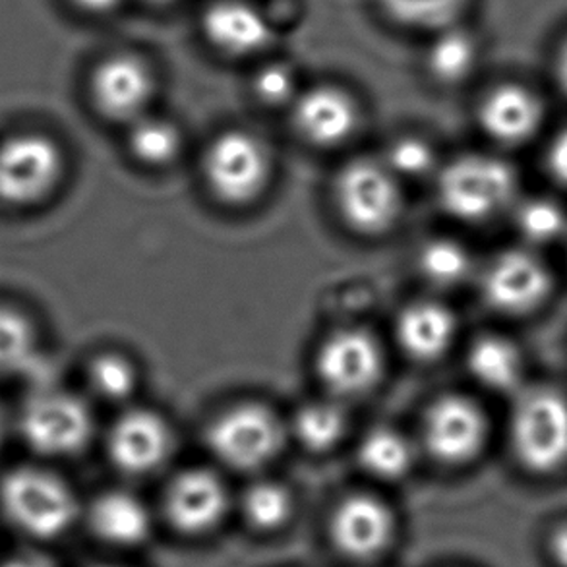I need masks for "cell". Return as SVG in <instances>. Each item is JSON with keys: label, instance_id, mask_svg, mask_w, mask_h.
I'll return each mask as SVG.
<instances>
[{"label": "cell", "instance_id": "1", "mask_svg": "<svg viewBox=\"0 0 567 567\" xmlns=\"http://www.w3.org/2000/svg\"><path fill=\"white\" fill-rule=\"evenodd\" d=\"M512 445L523 467L554 475L567 465V398L553 388L519 391L512 413Z\"/></svg>", "mask_w": 567, "mask_h": 567}, {"label": "cell", "instance_id": "2", "mask_svg": "<svg viewBox=\"0 0 567 567\" xmlns=\"http://www.w3.org/2000/svg\"><path fill=\"white\" fill-rule=\"evenodd\" d=\"M517 175L512 165L488 155H465L450 163L437 183L447 214L468 223L492 219L514 204Z\"/></svg>", "mask_w": 567, "mask_h": 567}, {"label": "cell", "instance_id": "3", "mask_svg": "<svg viewBox=\"0 0 567 567\" xmlns=\"http://www.w3.org/2000/svg\"><path fill=\"white\" fill-rule=\"evenodd\" d=\"M8 519L31 537H59L78 515L74 494L59 476L41 468H16L0 483Z\"/></svg>", "mask_w": 567, "mask_h": 567}, {"label": "cell", "instance_id": "4", "mask_svg": "<svg viewBox=\"0 0 567 567\" xmlns=\"http://www.w3.org/2000/svg\"><path fill=\"white\" fill-rule=\"evenodd\" d=\"M64 159L53 140L22 134L0 144V202L31 206L61 183Z\"/></svg>", "mask_w": 567, "mask_h": 567}, {"label": "cell", "instance_id": "5", "mask_svg": "<svg viewBox=\"0 0 567 567\" xmlns=\"http://www.w3.org/2000/svg\"><path fill=\"white\" fill-rule=\"evenodd\" d=\"M23 440L33 452L64 457L82 452L93 432L90 409L69 393H43L23 406Z\"/></svg>", "mask_w": 567, "mask_h": 567}, {"label": "cell", "instance_id": "6", "mask_svg": "<svg viewBox=\"0 0 567 567\" xmlns=\"http://www.w3.org/2000/svg\"><path fill=\"white\" fill-rule=\"evenodd\" d=\"M338 202L346 221L367 235L391 227L401 209V196L390 169L369 159H357L339 175Z\"/></svg>", "mask_w": 567, "mask_h": 567}, {"label": "cell", "instance_id": "7", "mask_svg": "<svg viewBox=\"0 0 567 567\" xmlns=\"http://www.w3.org/2000/svg\"><path fill=\"white\" fill-rule=\"evenodd\" d=\"M281 426L274 413L260 405H240L221 414L209 429V445L230 467L258 468L279 452Z\"/></svg>", "mask_w": 567, "mask_h": 567}, {"label": "cell", "instance_id": "8", "mask_svg": "<svg viewBox=\"0 0 567 567\" xmlns=\"http://www.w3.org/2000/svg\"><path fill=\"white\" fill-rule=\"evenodd\" d=\"M266 147L245 132H229L214 142L206 157V177L212 190L229 204H246L268 183Z\"/></svg>", "mask_w": 567, "mask_h": 567}, {"label": "cell", "instance_id": "9", "mask_svg": "<svg viewBox=\"0 0 567 567\" xmlns=\"http://www.w3.org/2000/svg\"><path fill=\"white\" fill-rule=\"evenodd\" d=\"M553 277L545 261L527 250L498 254L483 277L484 299L504 315H527L545 302Z\"/></svg>", "mask_w": 567, "mask_h": 567}, {"label": "cell", "instance_id": "10", "mask_svg": "<svg viewBox=\"0 0 567 567\" xmlns=\"http://www.w3.org/2000/svg\"><path fill=\"white\" fill-rule=\"evenodd\" d=\"M316 367L331 393L354 398L372 390L380 380L382 351L364 331H339L323 343Z\"/></svg>", "mask_w": 567, "mask_h": 567}, {"label": "cell", "instance_id": "11", "mask_svg": "<svg viewBox=\"0 0 567 567\" xmlns=\"http://www.w3.org/2000/svg\"><path fill=\"white\" fill-rule=\"evenodd\" d=\"M483 411L465 398H444L430 409L424 440L436 460L467 463L475 460L486 442Z\"/></svg>", "mask_w": 567, "mask_h": 567}, {"label": "cell", "instance_id": "12", "mask_svg": "<svg viewBox=\"0 0 567 567\" xmlns=\"http://www.w3.org/2000/svg\"><path fill=\"white\" fill-rule=\"evenodd\" d=\"M169 450L167 424L147 411L124 414L109 437L111 460L131 475H144L159 467L167 460Z\"/></svg>", "mask_w": 567, "mask_h": 567}, {"label": "cell", "instance_id": "13", "mask_svg": "<svg viewBox=\"0 0 567 567\" xmlns=\"http://www.w3.org/2000/svg\"><path fill=\"white\" fill-rule=\"evenodd\" d=\"M152 76L131 56H115L95 70L92 95L95 107L115 121H128L142 113L152 95Z\"/></svg>", "mask_w": 567, "mask_h": 567}, {"label": "cell", "instance_id": "14", "mask_svg": "<svg viewBox=\"0 0 567 567\" xmlns=\"http://www.w3.org/2000/svg\"><path fill=\"white\" fill-rule=\"evenodd\" d=\"M540 121V101L522 85H499L484 97L481 105L484 132L506 146H519L533 138Z\"/></svg>", "mask_w": 567, "mask_h": 567}, {"label": "cell", "instance_id": "15", "mask_svg": "<svg viewBox=\"0 0 567 567\" xmlns=\"http://www.w3.org/2000/svg\"><path fill=\"white\" fill-rule=\"evenodd\" d=\"M393 519L382 502L369 496H354L338 507L333 515V538L343 553L369 558L390 543Z\"/></svg>", "mask_w": 567, "mask_h": 567}, {"label": "cell", "instance_id": "16", "mask_svg": "<svg viewBox=\"0 0 567 567\" xmlns=\"http://www.w3.org/2000/svg\"><path fill=\"white\" fill-rule=\"evenodd\" d=\"M295 123L300 134L318 146H336L353 134L357 109L346 93L318 87L300 97L295 107Z\"/></svg>", "mask_w": 567, "mask_h": 567}, {"label": "cell", "instance_id": "17", "mask_svg": "<svg viewBox=\"0 0 567 567\" xmlns=\"http://www.w3.org/2000/svg\"><path fill=\"white\" fill-rule=\"evenodd\" d=\"M227 506L225 488L207 471H190L178 476L169 492L171 522L186 533H204L221 519Z\"/></svg>", "mask_w": 567, "mask_h": 567}, {"label": "cell", "instance_id": "18", "mask_svg": "<svg viewBox=\"0 0 567 567\" xmlns=\"http://www.w3.org/2000/svg\"><path fill=\"white\" fill-rule=\"evenodd\" d=\"M204 30L215 47L229 54L260 51L269 41V25L256 8L238 0H221L204 16Z\"/></svg>", "mask_w": 567, "mask_h": 567}, {"label": "cell", "instance_id": "19", "mask_svg": "<svg viewBox=\"0 0 567 567\" xmlns=\"http://www.w3.org/2000/svg\"><path fill=\"white\" fill-rule=\"evenodd\" d=\"M457 323L452 312L436 302H416L398 322V338L406 353L419 361H434L450 349Z\"/></svg>", "mask_w": 567, "mask_h": 567}, {"label": "cell", "instance_id": "20", "mask_svg": "<svg viewBox=\"0 0 567 567\" xmlns=\"http://www.w3.org/2000/svg\"><path fill=\"white\" fill-rule=\"evenodd\" d=\"M93 533L115 545H136L150 530V515L140 499L124 492H109L90 509Z\"/></svg>", "mask_w": 567, "mask_h": 567}, {"label": "cell", "instance_id": "21", "mask_svg": "<svg viewBox=\"0 0 567 567\" xmlns=\"http://www.w3.org/2000/svg\"><path fill=\"white\" fill-rule=\"evenodd\" d=\"M468 370L476 382L496 393L519 390L523 378L522 351L507 339L498 336L478 339L471 347Z\"/></svg>", "mask_w": 567, "mask_h": 567}, {"label": "cell", "instance_id": "22", "mask_svg": "<svg viewBox=\"0 0 567 567\" xmlns=\"http://www.w3.org/2000/svg\"><path fill=\"white\" fill-rule=\"evenodd\" d=\"M359 460L370 475L395 481L411 468L413 452L401 434L393 430L380 429L370 432L369 436L362 440Z\"/></svg>", "mask_w": 567, "mask_h": 567}, {"label": "cell", "instance_id": "23", "mask_svg": "<svg viewBox=\"0 0 567 567\" xmlns=\"http://www.w3.org/2000/svg\"><path fill=\"white\" fill-rule=\"evenodd\" d=\"M515 225L530 245H550L567 235L564 207L550 198H529L515 209Z\"/></svg>", "mask_w": 567, "mask_h": 567}, {"label": "cell", "instance_id": "24", "mask_svg": "<svg viewBox=\"0 0 567 567\" xmlns=\"http://www.w3.org/2000/svg\"><path fill=\"white\" fill-rule=\"evenodd\" d=\"M346 430V414L341 409L331 403H312L302 406L297 421L295 432L300 442L307 445L312 452H323L338 444L339 437L343 436Z\"/></svg>", "mask_w": 567, "mask_h": 567}, {"label": "cell", "instance_id": "25", "mask_svg": "<svg viewBox=\"0 0 567 567\" xmlns=\"http://www.w3.org/2000/svg\"><path fill=\"white\" fill-rule=\"evenodd\" d=\"M476 61L475 41L463 31H447L430 49V70L442 82H460L473 70Z\"/></svg>", "mask_w": 567, "mask_h": 567}, {"label": "cell", "instance_id": "26", "mask_svg": "<svg viewBox=\"0 0 567 567\" xmlns=\"http://www.w3.org/2000/svg\"><path fill=\"white\" fill-rule=\"evenodd\" d=\"M419 264L424 277L440 287L461 284L471 271L467 250L447 238L432 240L424 246L419 256Z\"/></svg>", "mask_w": 567, "mask_h": 567}, {"label": "cell", "instance_id": "27", "mask_svg": "<svg viewBox=\"0 0 567 567\" xmlns=\"http://www.w3.org/2000/svg\"><path fill=\"white\" fill-rule=\"evenodd\" d=\"M33 351L35 331L30 320L10 308H0V377L23 369Z\"/></svg>", "mask_w": 567, "mask_h": 567}, {"label": "cell", "instance_id": "28", "mask_svg": "<svg viewBox=\"0 0 567 567\" xmlns=\"http://www.w3.org/2000/svg\"><path fill=\"white\" fill-rule=\"evenodd\" d=\"M388 14L411 28H445L460 16L465 0H382Z\"/></svg>", "mask_w": 567, "mask_h": 567}, {"label": "cell", "instance_id": "29", "mask_svg": "<svg viewBox=\"0 0 567 567\" xmlns=\"http://www.w3.org/2000/svg\"><path fill=\"white\" fill-rule=\"evenodd\" d=\"M131 147L140 162L165 165L173 162L181 150L178 132L162 121H142L132 131Z\"/></svg>", "mask_w": 567, "mask_h": 567}, {"label": "cell", "instance_id": "30", "mask_svg": "<svg viewBox=\"0 0 567 567\" xmlns=\"http://www.w3.org/2000/svg\"><path fill=\"white\" fill-rule=\"evenodd\" d=\"M246 515L260 529H276L291 514V498L279 484H254L245 498Z\"/></svg>", "mask_w": 567, "mask_h": 567}, {"label": "cell", "instance_id": "31", "mask_svg": "<svg viewBox=\"0 0 567 567\" xmlns=\"http://www.w3.org/2000/svg\"><path fill=\"white\" fill-rule=\"evenodd\" d=\"M136 370L131 362L118 354H103L95 359L90 369V383L101 398L121 401L136 388Z\"/></svg>", "mask_w": 567, "mask_h": 567}, {"label": "cell", "instance_id": "32", "mask_svg": "<svg viewBox=\"0 0 567 567\" xmlns=\"http://www.w3.org/2000/svg\"><path fill=\"white\" fill-rule=\"evenodd\" d=\"M388 162H390L391 171L398 175L422 177L434 167V152L422 140H399L390 147Z\"/></svg>", "mask_w": 567, "mask_h": 567}, {"label": "cell", "instance_id": "33", "mask_svg": "<svg viewBox=\"0 0 567 567\" xmlns=\"http://www.w3.org/2000/svg\"><path fill=\"white\" fill-rule=\"evenodd\" d=\"M254 87L261 101H266L269 105H279L291 97L295 80H292L291 72L285 66L271 64L256 76Z\"/></svg>", "mask_w": 567, "mask_h": 567}, {"label": "cell", "instance_id": "34", "mask_svg": "<svg viewBox=\"0 0 567 567\" xmlns=\"http://www.w3.org/2000/svg\"><path fill=\"white\" fill-rule=\"evenodd\" d=\"M546 167L556 183L567 188V128L554 136L546 152Z\"/></svg>", "mask_w": 567, "mask_h": 567}, {"label": "cell", "instance_id": "35", "mask_svg": "<svg viewBox=\"0 0 567 567\" xmlns=\"http://www.w3.org/2000/svg\"><path fill=\"white\" fill-rule=\"evenodd\" d=\"M550 554L560 567H567V525L554 533L550 538Z\"/></svg>", "mask_w": 567, "mask_h": 567}, {"label": "cell", "instance_id": "36", "mask_svg": "<svg viewBox=\"0 0 567 567\" xmlns=\"http://www.w3.org/2000/svg\"><path fill=\"white\" fill-rule=\"evenodd\" d=\"M0 567H53L49 561L35 558V556H23V558H14V560L7 561Z\"/></svg>", "mask_w": 567, "mask_h": 567}, {"label": "cell", "instance_id": "37", "mask_svg": "<svg viewBox=\"0 0 567 567\" xmlns=\"http://www.w3.org/2000/svg\"><path fill=\"white\" fill-rule=\"evenodd\" d=\"M78 7L85 8V10H92V12H103L109 8L115 7L118 0H74Z\"/></svg>", "mask_w": 567, "mask_h": 567}, {"label": "cell", "instance_id": "38", "mask_svg": "<svg viewBox=\"0 0 567 567\" xmlns=\"http://www.w3.org/2000/svg\"><path fill=\"white\" fill-rule=\"evenodd\" d=\"M558 80H560L564 92H567V43L561 49L560 56H558Z\"/></svg>", "mask_w": 567, "mask_h": 567}, {"label": "cell", "instance_id": "39", "mask_svg": "<svg viewBox=\"0 0 567 567\" xmlns=\"http://www.w3.org/2000/svg\"><path fill=\"white\" fill-rule=\"evenodd\" d=\"M2 437H4V429H2V422H0V445H2Z\"/></svg>", "mask_w": 567, "mask_h": 567}, {"label": "cell", "instance_id": "40", "mask_svg": "<svg viewBox=\"0 0 567 567\" xmlns=\"http://www.w3.org/2000/svg\"><path fill=\"white\" fill-rule=\"evenodd\" d=\"M154 2H171V0H154Z\"/></svg>", "mask_w": 567, "mask_h": 567}]
</instances>
